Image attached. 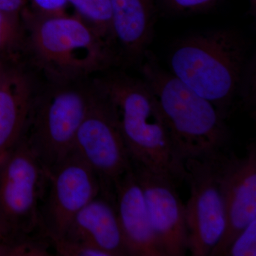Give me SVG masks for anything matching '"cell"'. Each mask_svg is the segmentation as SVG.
Here are the masks:
<instances>
[{"instance_id":"1","label":"cell","mask_w":256,"mask_h":256,"mask_svg":"<svg viewBox=\"0 0 256 256\" xmlns=\"http://www.w3.org/2000/svg\"><path fill=\"white\" fill-rule=\"evenodd\" d=\"M96 86L114 106L132 162L173 182H182L186 170L178 156L158 100L144 80L124 74L98 79Z\"/></svg>"},{"instance_id":"2","label":"cell","mask_w":256,"mask_h":256,"mask_svg":"<svg viewBox=\"0 0 256 256\" xmlns=\"http://www.w3.org/2000/svg\"><path fill=\"white\" fill-rule=\"evenodd\" d=\"M242 36L228 30L185 37L170 57V73L210 101L226 118L238 99L248 62Z\"/></svg>"},{"instance_id":"3","label":"cell","mask_w":256,"mask_h":256,"mask_svg":"<svg viewBox=\"0 0 256 256\" xmlns=\"http://www.w3.org/2000/svg\"><path fill=\"white\" fill-rule=\"evenodd\" d=\"M178 156L184 162L224 151L230 140L225 118L214 106L148 57L142 66Z\"/></svg>"},{"instance_id":"4","label":"cell","mask_w":256,"mask_h":256,"mask_svg":"<svg viewBox=\"0 0 256 256\" xmlns=\"http://www.w3.org/2000/svg\"><path fill=\"white\" fill-rule=\"evenodd\" d=\"M30 43L38 63L62 78L104 70L112 62L110 43L78 14L28 15Z\"/></svg>"},{"instance_id":"5","label":"cell","mask_w":256,"mask_h":256,"mask_svg":"<svg viewBox=\"0 0 256 256\" xmlns=\"http://www.w3.org/2000/svg\"><path fill=\"white\" fill-rule=\"evenodd\" d=\"M46 180V170L24 138L0 162V256L46 238L41 220Z\"/></svg>"},{"instance_id":"6","label":"cell","mask_w":256,"mask_h":256,"mask_svg":"<svg viewBox=\"0 0 256 256\" xmlns=\"http://www.w3.org/2000/svg\"><path fill=\"white\" fill-rule=\"evenodd\" d=\"M94 95V87H63L34 98L24 138L46 172L73 152Z\"/></svg>"},{"instance_id":"7","label":"cell","mask_w":256,"mask_h":256,"mask_svg":"<svg viewBox=\"0 0 256 256\" xmlns=\"http://www.w3.org/2000/svg\"><path fill=\"white\" fill-rule=\"evenodd\" d=\"M223 151L184 162L190 198L185 205L188 250L193 256H210L226 228L222 182Z\"/></svg>"},{"instance_id":"8","label":"cell","mask_w":256,"mask_h":256,"mask_svg":"<svg viewBox=\"0 0 256 256\" xmlns=\"http://www.w3.org/2000/svg\"><path fill=\"white\" fill-rule=\"evenodd\" d=\"M94 87L92 104L76 136L73 150L97 175L101 193L114 197V183L132 168V162L114 106Z\"/></svg>"},{"instance_id":"9","label":"cell","mask_w":256,"mask_h":256,"mask_svg":"<svg viewBox=\"0 0 256 256\" xmlns=\"http://www.w3.org/2000/svg\"><path fill=\"white\" fill-rule=\"evenodd\" d=\"M46 173L41 220L50 242L64 236L74 216L100 194L102 186L94 170L74 150Z\"/></svg>"},{"instance_id":"10","label":"cell","mask_w":256,"mask_h":256,"mask_svg":"<svg viewBox=\"0 0 256 256\" xmlns=\"http://www.w3.org/2000/svg\"><path fill=\"white\" fill-rule=\"evenodd\" d=\"M142 188L152 228L164 256H184L188 250L185 205L176 184L142 165L132 162Z\"/></svg>"},{"instance_id":"11","label":"cell","mask_w":256,"mask_h":256,"mask_svg":"<svg viewBox=\"0 0 256 256\" xmlns=\"http://www.w3.org/2000/svg\"><path fill=\"white\" fill-rule=\"evenodd\" d=\"M222 188L226 228L210 256H224L236 237L256 218V146H247L242 158L222 152Z\"/></svg>"},{"instance_id":"12","label":"cell","mask_w":256,"mask_h":256,"mask_svg":"<svg viewBox=\"0 0 256 256\" xmlns=\"http://www.w3.org/2000/svg\"><path fill=\"white\" fill-rule=\"evenodd\" d=\"M114 196L128 256H164L152 228L142 188L132 166L114 183Z\"/></svg>"},{"instance_id":"13","label":"cell","mask_w":256,"mask_h":256,"mask_svg":"<svg viewBox=\"0 0 256 256\" xmlns=\"http://www.w3.org/2000/svg\"><path fill=\"white\" fill-rule=\"evenodd\" d=\"M60 238L96 248L107 256H128L114 200L102 193L79 210Z\"/></svg>"},{"instance_id":"14","label":"cell","mask_w":256,"mask_h":256,"mask_svg":"<svg viewBox=\"0 0 256 256\" xmlns=\"http://www.w3.org/2000/svg\"><path fill=\"white\" fill-rule=\"evenodd\" d=\"M34 98L24 74L4 67L0 74V162L22 140Z\"/></svg>"},{"instance_id":"15","label":"cell","mask_w":256,"mask_h":256,"mask_svg":"<svg viewBox=\"0 0 256 256\" xmlns=\"http://www.w3.org/2000/svg\"><path fill=\"white\" fill-rule=\"evenodd\" d=\"M112 28L117 40L132 58L146 53L156 22V0H110Z\"/></svg>"},{"instance_id":"16","label":"cell","mask_w":256,"mask_h":256,"mask_svg":"<svg viewBox=\"0 0 256 256\" xmlns=\"http://www.w3.org/2000/svg\"><path fill=\"white\" fill-rule=\"evenodd\" d=\"M84 18L106 41L114 40L110 0H67Z\"/></svg>"},{"instance_id":"17","label":"cell","mask_w":256,"mask_h":256,"mask_svg":"<svg viewBox=\"0 0 256 256\" xmlns=\"http://www.w3.org/2000/svg\"><path fill=\"white\" fill-rule=\"evenodd\" d=\"M20 37V14L0 11V50L14 48Z\"/></svg>"},{"instance_id":"18","label":"cell","mask_w":256,"mask_h":256,"mask_svg":"<svg viewBox=\"0 0 256 256\" xmlns=\"http://www.w3.org/2000/svg\"><path fill=\"white\" fill-rule=\"evenodd\" d=\"M256 256V218L232 242L224 256Z\"/></svg>"},{"instance_id":"19","label":"cell","mask_w":256,"mask_h":256,"mask_svg":"<svg viewBox=\"0 0 256 256\" xmlns=\"http://www.w3.org/2000/svg\"><path fill=\"white\" fill-rule=\"evenodd\" d=\"M220 0H156V4L180 14L200 12L213 8Z\"/></svg>"},{"instance_id":"20","label":"cell","mask_w":256,"mask_h":256,"mask_svg":"<svg viewBox=\"0 0 256 256\" xmlns=\"http://www.w3.org/2000/svg\"><path fill=\"white\" fill-rule=\"evenodd\" d=\"M34 12L45 16H60L67 14V0H30Z\"/></svg>"},{"instance_id":"21","label":"cell","mask_w":256,"mask_h":256,"mask_svg":"<svg viewBox=\"0 0 256 256\" xmlns=\"http://www.w3.org/2000/svg\"><path fill=\"white\" fill-rule=\"evenodd\" d=\"M26 0H0V11L20 14Z\"/></svg>"},{"instance_id":"22","label":"cell","mask_w":256,"mask_h":256,"mask_svg":"<svg viewBox=\"0 0 256 256\" xmlns=\"http://www.w3.org/2000/svg\"><path fill=\"white\" fill-rule=\"evenodd\" d=\"M250 5V11L252 14H256V0H249Z\"/></svg>"},{"instance_id":"23","label":"cell","mask_w":256,"mask_h":256,"mask_svg":"<svg viewBox=\"0 0 256 256\" xmlns=\"http://www.w3.org/2000/svg\"><path fill=\"white\" fill-rule=\"evenodd\" d=\"M5 66L4 64H3L2 60H0V74H1L2 70H4Z\"/></svg>"},{"instance_id":"24","label":"cell","mask_w":256,"mask_h":256,"mask_svg":"<svg viewBox=\"0 0 256 256\" xmlns=\"http://www.w3.org/2000/svg\"><path fill=\"white\" fill-rule=\"evenodd\" d=\"M0 252H1V248H0Z\"/></svg>"}]
</instances>
